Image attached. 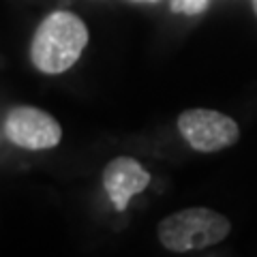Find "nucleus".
<instances>
[{"mask_svg":"<svg viewBox=\"0 0 257 257\" xmlns=\"http://www.w3.org/2000/svg\"><path fill=\"white\" fill-rule=\"evenodd\" d=\"M88 45V26L73 11H54L39 24L30 60L45 75H60L79 60Z\"/></svg>","mask_w":257,"mask_h":257,"instance_id":"nucleus-1","label":"nucleus"},{"mask_svg":"<svg viewBox=\"0 0 257 257\" xmlns=\"http://www.w3.org/2000/svg\"><path fill=\"white\" fill-rule=\"evenodd\" d=\"M231 231L225 214L210 208H184L167 214L157 225L159 242L172 253H191L223 242Z\"/></svg>","mask_w":257,"mask_h":257,"instance_id":"nucleus-2","label":"nucleus"},{"mask_svg":"<svg viewBox=\"0 0 257 257\" xmlns=\"http://www.w3.org/2000/svg\"><path fill=\"white\" fill-rule=\"evenodd\" d=\"M182 140L197 152H219L240 140V126L231 116L216 109L195 107L178 116Z\"/></svg>","mask_w":257,"mask_h":257,"instance_id":"nucleus-3","label":"nucleus"},{"mask_svg":"<svg viewBox=\"0 0 257 257\" xmlns=\"http://www.w3.org/2000/svg\"><path fill=\"white\" fill-rule=\"evenodd\" d=\"M5 135L13 146L24 150H50L62 140V126L50 111L18 105L5 118Z\"/></svg>","mask_w":257,"mask_h":257,"instance_id":"nucleus-4","label":"nucleus"},{"mask_svg":"<svg viewBox=\"0 0 257 257\" xmlns=\"http://www.w3.org/2000/svg\"><path fill=\"white\" fill-rule=\"evenodd\" d=\"M150 180V172L144 170L140 161L131 157L111 159L103 170V189H105L118 212H122L135 195L146 191Z\"/></svg>","mask_w":257,"mask_h":257,"instance_id":"nucleus-5","label":"nucleus"},{"mask_svg":"<svg viewBox=\"0 0 257 257\" xmlns=\"http://www.w3.org/2000/svg\"><path fill=\"white\" fill-rule=\"evenodd\" d=\"M208 7V0H172V11L180 15H199Z\"/></svg>","mask_w":257,"mask_h":257,"instance_id":"nucleus-6","label":"nucleus"},{"mask_svg":"<svg viewBox=\"0 0 257 257\" xmlns=\"http://www.w3.org/2000/svg\"><path fill=\"white\" fill-rule=\"evenodd\" d=\"M253 3V11H255V15H257V0H251Z\"/></svg>","mask_w":257,"mask_h":257,"instance_id":"nucleus-7","label":"nucleus"}]
</instances>
